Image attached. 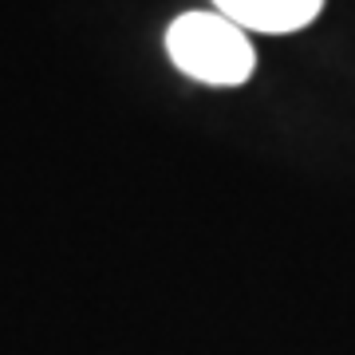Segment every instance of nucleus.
<instances>
[{
	"mask_svg": "<svg viewBox=\"0 0 355 355\" xmlns=\"http://www.w3.org/2000/svg\"><path fill=\"white\" fill-rule=\"evenodd\" d=\"M217 12L233 20L245 32H265V36H284L300 32L320 16L324 0H214Z\"/></svg>",
	"mask_w": 355,
	"mask_h": 355,
	"instance_id": "2",
	"label": "nucleus"
},
{
	"mask_svg": "<svg viewBox=\"0 0 355 355\" xmlns=\"http://www.w3.org/2000/svg\"><path fill=\"white\" fill-rule=\"evenodd\" d=\"M166 51L182 76L209 87H237L253 76L257 51L249 32L221 12H186L166 28Z\"/></svg>",
	"mask_w": 355,
	"mask_h": 355,
	"instance_id": "1",
	"label": "nucleus"
}]
</instances>
